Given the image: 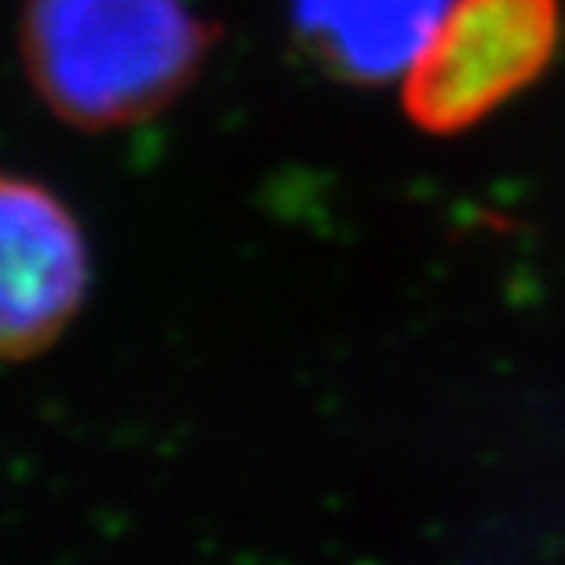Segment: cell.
Wrapping results in <instances>:
<instances>
[{"mask_svg":"<svg viewBox=\"0 0 565 565\" xmlns=\"http://www.w3.org/2000/svg\"><path fill=\"white\" fill-rule=\"evenodd\" d=\"M213 26L188 0H26L30 85L77 129H126L166 110L206 63Z\"/></svg>","mask_w":565,"mask_h":565,"instance_id":"1","label":"cell"},{"mask_svg":"<svg viewBox=\"0 0 565 565\" xmlns=\"http://www.w3.org/2000/svg\"><path fill=\"white\" fill-rule=\"evenodd\" d=\"M451 0H294V38L323 74L382 85L408 74Z\"/></svg>","mask_w":565,"mask_h":565,"instance_id":"4","label":"cell"},{"mask_svg":"<svg viewBox=\"0 0 565 565\" xmlns=\"http://www.w3.org/2000/svg\"><path fill=\"white\" fill-rule=\"evenodd\" d=\"M4 239V305L0 338L8 360L44 353L82 309L88 290L85 235L49 188L4 177L0 191Z\"/></svg>","mask_w":565,"mask_h":565,"instance_id":"3","label":"cell"},{"mask_svg":"<svg viewBox=\"0 0 565 565\" xmlns=\"http://www.w3.org/2000/svg\"><path fill=\"white\" fill-rule=\"evenodd\" d=\"M558 38L562 0H451L404 74V110L434 137L467 132L547 71Z\"/></svg>","mask_w":565,"mask_h":565,"instance_id":"2","label":"cell"}]
</instances>
